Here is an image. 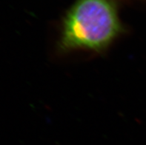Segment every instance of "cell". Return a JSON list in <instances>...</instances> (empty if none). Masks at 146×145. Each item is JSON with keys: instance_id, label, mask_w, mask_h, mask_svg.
<instances>
[{"instance_id": "obj_1", "label": "cell", "mask_w": 146, "mask_h": 145, "mask_svg": "<svg viewBox=\"0 0 146 145\" xmlns=\"http://www.w3.org/2000/svg\"><path fill=\"white\" fill-rule=\"evenodd\" d=\"M124 30L119 0H76L63 18L58 50L102 53Z\"/></svg>"}]
</instances>
